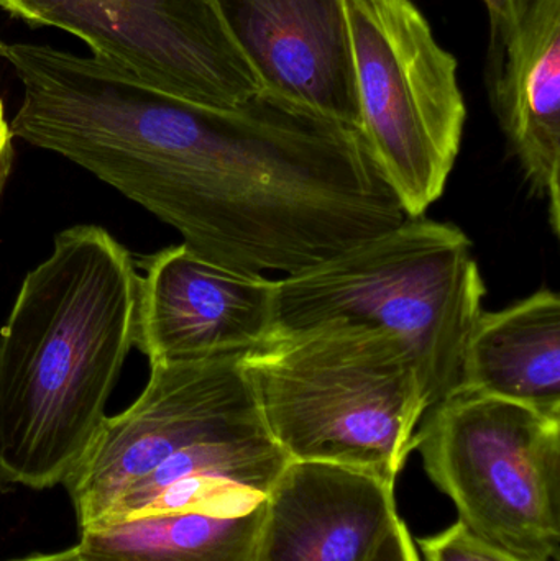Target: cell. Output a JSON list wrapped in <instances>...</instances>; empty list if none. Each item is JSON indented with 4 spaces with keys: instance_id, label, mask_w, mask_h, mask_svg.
Here are the masks:
<instances>
[{
    "instance_id": "cell-1",
    "label": "cell",
    "mask_w": 560,
    "mask_h": 561,
    "mask_svg": "<svg viewBox=\"0 0 560 561\" xmlns=\"http://www.w3.org/2000/svg\"><path fill=\"white\" fill-rule=\"evenodd\" d=\"M140 273L99 226L62 230L0 329V484H66L135 345Z\"/></svg>"
},
{
    "instance_id": "cell-2",
    "label": "cell",
    "mask_w": 560,
    "mask_h": 561,
    "mask_svg": "<svg viewBox=\"0 0 560 561\" xmlns=\"http://www.w3.org/2000/svg\"><path fill=\"white\" fill-rule=\"evenodd\" d=\"M266 428L293 461L341 465L397 483L426 396L398 336L329 322L243 355Z\"/></svg>"
},
{
    "instance_id": "cell-3",
    "label": "cell",
    "mask_w": 560,
    "mask_h": 561,
    "mask_svg": "<svg viewBox=\"0 0 560 561\" xmlns=\"http://www.w3.org/2000/svg\"><path fill=\"white\" fill-rule=\"evenodd\" d=\"M483 297L469 237L450 224L411 217L315 268L276 279L272 339L329 322L384 330L413 353L431 409L460 391Z\"/></svg>"
},
{
    "instance_id": "cell-4",
    "label": "cell",
    "mask_w": 560,
    "mask_h": 561,
    "mask_svg": "<svg viewBox=\"0 0 560 561\" xmlns=\"http://www.w3.org/2000/svg\"><path fill=\"white\" fill-rule=\"evenodd\" d=\"M414 450L473 536L518 559L560 560V417L457 392L424 414Z\"/></svg>"
},
{
    "instance_id": "cell-5",
    "label": "cell",
    "mask_w": 560,
    "mask_h": 561,
    "mask_svg": "<svg viewBox=\"0 0 560 561\" xmlns=\"http://www.w3.org/2000/svg\"><path fill=\"white\" fill-rule=\"evenodd\" d=\"M361 134L410 217L444 194L467 121L457 59L411 0H345Z\"/></svg>"
},
{
    "instance_id": "cell-6",
    "label": "cell",
    "mask_w": 560,
    "mask_h": 561,
    "mask_svg": "<svg viewBox=\"0 0 560 561\" xmlns=\"http://www.w3.org/2000/svg\"><path fill=\"white\" fill-rule=\"evenodd\" d=\"M270 434L243 355L151 366L137 401L105 419L69 478L79 529L104 519L118 497L178 451L204 442Z\"/></svg>"
},
{
    "instance_id": "cell-7",
    "label": "cell",
    "mask_w": 560,
    "mask_h": 561,
    "mask_svg": "<svg viewBox=\"0 0 560 561\" xmlns=\"http://www.w3.org/2000/svg\"><path fill=\"white\" fill-rule=\"evenodd\" d=\"M0 9L65 30L94 58L196 104L230 108L262 92L214 0H0Z\"/></svg>"
},
{
    "instance_id": "cell-8",
    "label": "cell",
    "mask_w": 560,
    "mask_h": 561,
    "mask_svg": "<svg viewBox=\"0 0 560 561\" xmlns=\"http://www.w3.org/2000/svg\"><path fill=\"white\" fill-rule=\"evenodd\" d=\"M135 345L150 366L247 355L272 339L276 279L222 268L170 247L148 259Z\"/></svg>"
},
{
    "instance_id": "cell-9",
    "label": "cell",
    "mask_w": 560,
    "mask_h": 561,
    "mask_svg": "<svg viewBox=\"0 0 560 561\" xmlns=\"http://www.w3.org/2000/svg\"><path fill=\"white\" fill-rule=\"evenodd\" d=\"M260 91L361 130L345 0H214Z\"/></svg>"
},
{
    "instance_id": "cell-10",
    "label": "cell",
    "mask_w": 560,
    "mask_h": 561,
    "mask_svg": "<svg viewBox=\"0 0 560 561\" xmlns=\"http://www.w3.org/2000/svg\"><path fill=\"white\" fill-rule=\"evenodd\" d=\"M487 88L510 150L560 229V0H512L489 15Z\"/></svg>"
},
{
    "instance_id": "cell-11",
    "label": "cell",
    "mask_w": 560,
    "mask_h": 561,
    "mask_svg": "<svg viewBox=\"0 0 560 561\" xmlns=\"http://www.w3.org/2000/svg\"><path fill=\"white\" fill-rule=\"evenodd\" d=\"M400 520L391 481L292 460L266 493L259 561H372Z\"/></svg>"
},
{
    "instance_id": "cell-12",
    "label": "cell",
    "mask_w": 560,
    "mask_h": 561,
    "mask_svg": "<svg viewBox=\"0 0 560 561\" xmlns=\"http://www.w3.org/2000/svg\"><path fill=\"white\" fill-rule=\"evenodd\" d=\"M462 391L560 417V299L555 290L482 312L467 345Z\"/></svg>"
},
{
    "instance_id": "cell-13",
    "label": "cell",
    "mask_w": 560,
    "mask_h": 561,
    "mask_svg": "<svg viewBox=\"0 0 560 561\" xmlns=\"http://www.w3.org/2000/svg\"><path fill=\"white\" fill-rule=\"evenodd\" d=\"M265 513L138 517L81 530L78 547L85 561H259Z\"/></svg>"
},
{
    "instance_id": "cell-14",
    "label": "cell",
    "mask_w": 560,
    "mask_h": 561,
    "mask_svg": "<svg viewBox=\"0 0 560 561\" xmlns=\"http://www.w3.org/2000/svg\"><path fill=\"white\" fill-rule=\"evenodd\" d=\"M416 546L423 561H528L490 546L459 520L443 533L416 540Z\"/></svg>"
},
{
    "instance_id": "cell-15",
    "label": "cell",
    "mask_w": 560,
    "mask_h": 561,
    "mask_svg": "<svg viewBox=\"0 0 560 561\" xmlns=\"http://www.w3.org/2000/svg\"><path fill=\"white\" fill-rule=\"evenodd\" d=\"M372 561H423L420 550H418L416 540L411 536L403 519L400 520L390 539L385 542L380 552Z\"/></svg>"
},
{
    "instance_id": "cell-16",
    "label": "cell",
    "mask_w": 560,
    "mask_h": 561,
    "mask_svg": "<svg viewBox=\"0 0 560 561\" xmlns=\"http://www.w3.org/2000/svg\"><path fill=\"white\" fill-rule=\"evenodd\" d=\"M13 134L10 130V122L5 117V107L0 99V194L5 186L7 176L10 173L13 158Z\"/></svg>"
},
{
    "instance_id": "cell-17",
    "label": "cell",
    "mask_w": 560,
    "mask_h": 561,
    "mask_svg": "<svg viewBox=\"0 0 560 561\" xmlns=\"http://www.w3.org/2000/svg\"><path fill=\"white\" fill-rule=\"evenodd\" d=\"M13 561H85L81 556L79 547H71V549L62 550L58 553H48V556H33L28 559L13 560Z\"/></svg>"
},
{
    "instance_id": "cell-18",
    "label": "cell",
    "mask_w": 560,
    "mask_h": 561,
    "mask_svg": "<svg viewBox=\"0 0 560 561\" xmlns=\"http://www.w3.org/2000/svg\"><path fill=\"white\" fill-rule=\"evenodd\" d=\"M480 2L485 5L489 15H493V13L502 12V10L505 9L512 0H480Z\"/></svg>"
},
{
    "instance_id": "cell-19",
    "label": "cell",
    "mask_w": 560,
    "mask_h": 561,
    "mask_svg": "<svg viewBox=\"0 0 560 561\" xmlns=\"http://www.w3.org/2000/svg\"><path fill=\"white\" fill-rule=\"evenodd\" d=\"M2 51H3V43L0 42V58H2Z\"/></svg>"
}]
</instances>
